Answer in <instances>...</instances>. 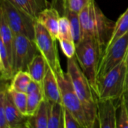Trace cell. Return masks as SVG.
<instances>
[{
    "instance_id": "6da1fadb",
    "label": "cell",
    "mask_w": 128,
    "mask_h": 128,
    "mask_svg": "<svg viewBox=\"0 0 128 128\" xmlns=\"http://www.w3.org/2000/svg\"><path fill=\"white\" fill-rule=\"evenodd\" d=\"M81 40H96L104 49L110 41L116 22L108 19L98 6L95 0L86 6L80 14Z\"/></svg>"
},
{
    "instance_id": "7a4b0ae2",
    "label": "cell",
    "mask_w": 128,
    "mask_h": 128,
    "mask_svg": "<svg viewBox=\"0 0 128 128\" xmlns=\"http://www.w3.org/2000/svg\"><path fill=\"white\" fill-rule=\"evenodd\" d=\"M77 62L76 56L68 58L67 73L68 74L74 90L83 106L88 128H96L98 127L96 124H99L98 119V98Z\"/></svg>"
},
{
    "instance_id": "3957f363",
    "label": "cell",
    "mask_w": 128,
    "mask_h": 128,
    "mask_svg": "<svg viewBox=\"0 0 128 128\" xmlns=\"http://www.w3.org/2000/svg\"><path fill=\"white\" fill-rule=\"evenodd\" d=\"M76 57L97 95L98 71L105 49L94 39H82L76 44ZM98 98V97H97Z\"/></svg>"
},
{
    "instance_id": "277c9868",
    "label": "cell",
    "mask_w": 128,
    "mask_h": 128,
    "mask_svg": "<svg viewBox=\"0 0 128 128\" xmlns=\"http://www.w3.org/2000/svg\"><path fill=\"white\" fill-rule=\"evenodd\" d=\"M128 70L125 59L98 80L97 97L100 99L119 100L124 94Z\"/></svg>"
},
{
    "instance_id": "5b68a950",
    "label": "cell",
    "mask_w": 128,
    "mask_h": 128,
    "mask_svg": "<svg viewBox=\"0 0 128 128\" xmlns=\"http://www.w3.org/2000/svg\"><path fill=\"white\" fill-rule=\"evenodd\" d=\"M0 14L4 16L14 34H22L34 40L36 19L8 0H0Z\"/></svg>"
},
{
    "instance_id": "8992f818",
    "label": "cell",
    "mask_w": 128,
    "mask_h": 128,
    "mask_svg": "<svg viewBox=\"0 0 128 128\" xmlns=\"http://www.w3.org/2000/svg\"><path fill=\"white\" fill-rule=\"evenodd\" d=\"M56 40L42 24L38 21L36 22L34 41L48 66L52 70L56 77L58 78L63 76L65 73L61 67Z\"/></svg>"
},
{
    "instance_id": "52a82bcc",
    "label": "cell",
    "mask_w": 128,
    "mask_h": 128,
    "mask_svg": "<svg viewBox=\"0 0 128 128\" xmlns=\"http://www.w3.org/2000/svg\"><path fill=\"white\" fill-rule=\"evenodd\" d=\"M40 52L34 40L22 34H14L12 53L14 74L20 70H27L28 64Z\"/></svg>"
},
{
    "instance_id": "ba28073f",
    "label": "cell",
    "mask_w": 128,
    "mask_h": 128,
    "mask_svg": "<svg viewBox=\"0 0 128 128\" xmlns=\"http://www.w3.org/2000/svg\"><path fill=\"white\" fill-rule=\"evenodd\" d=\"M58 79L63 106L68 110L79 121L83 128H88L87 118L81 100L77 96L71 80L68 73Z\"/></svg>"
},
{
    "instance_id": "9c48e42d",
    "label": "cell",
    "mask_w": 128,
    "mask_h": 128,
    "mask_svg": "<svg viewBox=\"0 0 128 128\" xmlns=\"http://www.w3.org/2000/svg\"><path fill=\"white\" fill-rule=\"evenodd\" d=\"M128 49V32L104 51L98 68V80L106 74L125 59Z\"/></svg>"
},
{
    "instance_id": "30bf717a",
    "label": "cell",
    "mask_w": 128,
    "mask_h": 128,
    "mask_svg": "<svg viewBox=\"0 0 128 128\" xmlns=\"http://www.w3.org/2000/svg\"><path fill=\"white\" fill-rule=\"evenodd\" d=\"M8 83L7 82H2L1 89L4 92V106L5 112L8 123L10 128H27V123L28 121L29 116L23 114L20 112L18 108L14 105L12 101L7 88Z\"/></svg>"
},
{
    "instance_id": "8fae6325",
    "label": "cell",
    "mask_w": 128,
    "mask_h": 128,
    "mask_svg": "<svg viewBox=\"0 0 128 128\" xmlns=\"http://www.w3.org/2000/svg\"><path fill=\"white\" fill-rule=\"evenodd\" d=\"M98 119L100 128H116L117 104L112 99L97 100Z\"/></svg>"
},
{
    "instance_id": "7c38bea8",
    "label": "cell",
    "mask_w": 128,
    "mask_h": 128,
    "mask_svg": "<svg viewBox=\"0 0 128 128\" xmlns=\"http://www.w3.org/2000/svg\"><path fill=\"white\" fill-rule=\"evenodd\" d=\"M42 90L44 99L50 102L62 104V94L58 79L49 66L42 82Z\"/></svg>"
},
{
    "instance_id": "4fadbf2b",
    "label": "cell",
    "mask_w": 128,
    "mask_h": 128,
    "mask_svg": "<svg viewBox=\"0 0 128 128\" xmlns=\"http://www.w3.org/2000/svg\"><path fill=\"white\" fill-rule=\"evenodd\" d=\"M60 17L59 11L50 6L38 14L37 21L42 24L56 40H58Z\"/></svg>"
},
{
    "instance_id": "5bb4252c",
    "label": "cell",
    "mask_w": 128,
    "mask_h": 128,
    "mask_svg": "<svg viewBox=\"0 0 128 128\" xmlns=\"http://www.w3.org/2000/svg\"><path fill=\"white\" fill-rule=\"evenodd\" d=\"M14 6L37 20L38 14L51 6L48 0H8Z\"/></svg>"
},
{
    "instance_id": "9a60e30c",
    "label": "cell",
    "mask_w": 128,
    "mask_h": 128,
    "mask_svg": "<svg viewBox=\"0 0 128 128\" xmlns=\"http://www.w3.org/2000/svg\"><path fill=\"white\" fill-rule=\"evenodd\" d=\"M50 102L44 99L36 112L28 118L27 128H48Z\"/></svg>"
},
{
    "instance_id": "2e32d148",
    "label": "cell",
    "mask_w": 128,
    "mask_h": 128,
    "mask_svg": "<svg viewBox=\"0 0 128 128\" xmlns=\"http://www.w3.org/2000/svg\"><path fill=\"white\" fill-rule=\"evenodd\" d=\"M47 68L48 64L44 57L41 54H38L28 64L26 71H28L32 80L42 85Z\"/></svg>"
},
{
    "instance_id": "e0dca14e",
    "label": "cell",
    "mask_w": 128,
    "mask_h": 128,
    "mask_svg": "<svg viewBox=\"0 0 128 128\" xmlns=\"http://www.w3.org/2000/svg\"><path fill=\"white\" fill-rule=\"evenodd\" d=\"M0 72L2 82L11 81L14 74L12 62L4 44L0 40Z\"/></svg>"
},
{
    "instance_id": "ac0fdd59",
    "label": "cell",
    "mask_w": 128,
    "mask_h": 128,
    "mask_svg": "<svg viewBox=\"0 0 128 128\" xmlns=\"http://www.w3.org/2000/svg\"><path fill=\"white\" fill-rule=\"evenodd\" d=\"M64 107L62 103L50 102L48 128H64Z\"/></svg>"
},
{
    "instance_id": "d6986e66",
    "label": "cell",
    "mask_w": 128,
    "mask_h": 128,
    "mask_svg": "<svg viewBox=\"0 0 128 128\" xmlns=\"http://www.w3.org/2000/svg\"><path fill=\"white\" fill-rule=\"evenodd\" d=\"M14 40V33L9 26L4 16L0 14V40L5 46L10 58L12 62L13 46Z\"/></svg>"
},
{
    "instance_id": "ffe728a7",
    "label": "cell",
    "mask_w": 128,
    "mask_h": 128,
    "mask_svg": "<svg viewBox=\"0 0 128 128\" xmlns=\"http://www.w3.org/2000/svg\"><path fill=\"white\" fill-rule=\"evenodd\" d=\"M128 32V8L126 11L118 18V21L116 22L114 30L112 32V35L108 42L106 50L109 49L117 40L121 38L122 36L126 34ZM104 50V51H105Z\"/></svg>"
},
{
    "instance_id": "44dd1931",
    "label": "cell",
    "mask_w": 128,
    "mask_h": 128,
    "mask_svg": "<svg viewBox=\"0 0 128 128\" xmlns=\"http://www.w3.org/2000/svg\"><path fill=\"white\" fill-rule=\"evenodd\" d=\"M32 80V79L28 71L20 70L14 74L13 79L11 80L10 87L16 91L26 93L28 86Z\"/></svg>"
},
{
    "instance_id": "7402d4cb",
    "label": "cell",
    "mask_w": 128,
    "mask_h": 128,
    "mask_svg": "<svg viewBox=\"0 0 128 128\" xmlns=\"http://www.w3.org/2000/svg\"><path fill=\"white\" fill-rule=\"evenodd\" d=\"M7 90L14 105L18 108L20 112H22L25 115H27V93L16 91L10 88L9 84L8 85Z\"/></svg>"
},
{
    "instance_id": "603a6c76",
    "label": "cell",
    "mask_w": 128,
    "mask_h": 128,
    "mask_svg": "<svg viewBox=\"0 0 128 128\" xmlns=\"http://www.w3.org/2000/svg\"><path fill=\"white\" fill-rule=\"evenodd\" d=\"M28 94L27 99V116H32L44 100L43 90L34 92Z\"/></svg>"
},
{
    "instance_id": "cb8c5ba5",
    "label": "cell",
    "mask_w": 128,
    "mask_h": 128,
    "mask_svg": "<svg viewBox=\"0 0 128 128\" xmlns=\"http://www.w3.org/2000/svg\"><path fill=\"white\" fill-rule=\"evenodd\" d=\"M116 128H128V111L124 97L117 101Z\"/></svg>"
},
{
    "instance_id": "d4e9b609",
    "label": "cell",
    "mask_w": 128,
    "mask_h": 128,
    "mask_svg": "<svg viewBox=\"0 0 128 128\" xmlns=\"http://www.w3.org/2000/svg\"><path fill=\"white\" fill-rule=\"evenodd\" d=\"M58 40H74L72 34V29L70 22L66 16H62L59 20V28H58Z\"/></svg>"
},
{
    "instance_id": "484cf974",
    "label": "cell",
    "mask_w": 128,
    "mask_h": 128,
    "mask_svg": "<svg viewBox=\"0 0 128 128\" xmlns=\"http://www.w3.org/2000/svg\"><path fill=\"white\" fill-rule=\"evenodd\" d=\"M63 4L71 11L80 14L92 0H62Z\"/></svg>"
},
{
    "instance_id": "4316f807",
    "label": "cell",
    "mask_w": 128,
    "mask_h": 128,
    "mask_svg": "<svg viewBox=\"0 0 128 128\" xmlns=\"http://www.w3.org/2000/svg\"><path fill=\"white\" fill-rule=\"evenodd\" d=\"M62 50L68 58L76 56V44L74 40H59Z\"/></svg>"
},
{
    "instance_id": "83f0119b",
    "label": "cell",
    "mask_w": 128,
    "mask_h": 128,
    "mask_svg": "<svg viewBox=\"0 0 128 128\" xmlns=\"http://www.w3.org/2000/svg\"><path fill=\"white\" fill-rule=\"evenodd\" d=\"M64 128H83L77 118L65 107L64 111Z\"/></svg>"
},
{
    "instance_id": "f1b7e54d",
    "label": "cell",
    "mask_w": 128,
    "mask_h": 128,
    "mask_svg": "<svg viewBox=\"0 0 128 128\" xmlns=\"http://www.w3.org/2000/svg\"><path fill=\"white\" fill-rule=\"evenodd\" d=\"M0 128H10L6 118L4 92L2 89L0 92Z\"/></svg>"
},
{
    "instance_id": "f546056e",
    "label": "cell",
    "mask_w": 128,
    "mask_h": 128,
    "mask_svg": "<svg viewBox=\"0 0 128 128\" xmlns=\"http://www.w3.org/2000/svg\"><path fill=\"white\" fill-rule=\"evenodd\" d=\"M40 90H42V85L37 82H35V81H34V80H32V82H30V84L28 86L26 93L30 94V93L38 92V91H40Z\"/></svg>"
},
{
    "instance_id": "4dcf8cb0",
    "label": "cell",
    "mask_w": 128,
    "mask_h": 128,
    "mask_svg": "<svg viewBox=\"0 0 128 128\" xmlns=\"http://www.w3.org/2000/svg\"><path fill=\"white\" fill-rule=\"evenodd\" d=\"M123 97H124V102H125V104H126V106H127V109H128V93H124Z\"/></svg>"
},
{
    "instance_id": "1f68e13d",
    "label": "cell",
    "mask_w": 128,
    "mask_h": 128,
    "mask_svg": "<svg viewBox=\"0 0 128 128\" xmlns=\"http://www.w3.org/2000/svg\"><path fill=\"white\" fill-rule=\"evenodd\" d=\"M124 93H128V76H127V80H126V85H125Z\"/></svg>"
},
{
    "instance_id": "d6a6232c",
    "label": "cell",
    "mask_w": 128,
    "mask_h": 128,
    "mask_svg": "<svg viewBox=\"0 0 128 128\" xmlns=\"http://www.w3.org/2000/svg\"><path fill=\"white\" fill-rule=\"evenodd\" d=\"M125 63H126L127 68H128V52H127V54H126V57H125Z\"/></svg>"
}]
</instances>
